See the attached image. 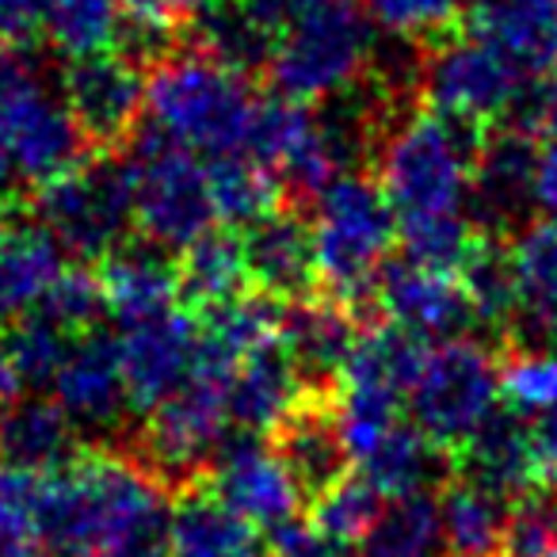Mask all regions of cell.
Instances as JSON below:
<instances>
[{
	"label": "cell",
	"mask_w": 557,
	"mask_h": 557,
	"mask_svg": "<svg viewBox=\"0 0 557 557\" xmlns=\"http://www.w3.org/2000/svg\"><path fill=\"white\" fill-rule=\"evenodd\" d=\"M359 557H450L440 496L412 493L382 504L371 531L359 539Z\"/></svg>",
	"instance_id": "31"
},
{
	"label": "cell",
	"mask_w": 557,
	"mask_h": 557,
	"mask_svg": "<svg viewBox=\"0 0 557 557\" xmlns=\"http://www.w3.org/2000/svg\"><path fill=\"white\" fill-rule=\"evenodd\" d=\"M230 379L233 371L225 367L199 363L191 386L146 412L134 447H126V455L138 458L169 493L184 496L207 481L218 450L237 432L230 420Z\"/></svg>",
	"instance_id": "6"
},
{
	"label": "cell",
	"mask_w": 557,
	"mask_h": 557,
	"mask_svg": "<svg viewBox=\"0 0 557 557\" xmlns=\"http://www.w3.org/2000/svg\"><path fill=\"white\" fill-rule=\"evenodd\" d=\"M207 176L210 195H214V214L222 225L248 230L283 202L275 176L260 169L252 157H214V161H207Z\"/></svg>",
	"instance_id": "36"
},
{
	"label": "cell",
	"mask_w": 557,
	"mask_h": 557,
	"mask_svg": "<svg viewBox=\"0 0 557 557\" xmlns=\"http://www.w3.org/2000/svg\"><path fill=\"white\" fill-rule=\"evenodd\" d=\"M146 70L126 62L115 50L65 62L58 88H62V100L70 103L92 153L126 146L134 131L146 123L141 119L146 115Z\"/></svg>",
	"instance_id": "13"
},
{
	"label": "cell",
	"mask_w": 557,
	"mask_h": 557,
	"mask_svg": "<svg viewBox=\"0 0 557 557\" xmlns=\"http://www.w3.org/2000/svg\"><path fill=\"white\" fill-rule=\"evenodd\" d=\"M500 394L508 397V409L519 417H542L557 409V351L554 348H527L516 351L500 367Z\"/></svg>",
	"instance_id": "39"
},
{
	"label": "cell",
	"mask_w": 557,
	"mask_h": 557,
	"mask_svg": "<svg viewBox=\"0 0 557 557\" xmlns=\"http://www.w3.org/2000/svg\"><path fill=\"white\" fill-rule=\"evenodd\" d=\"M450 557H504L511 500L470 478H450L440 493Z\"/></svg>",
	"instance_id": "32"
},
{
	"label": "cell",
	"mask_w": 557,
	"mask_h": 557,
	"mask_svg": "<svg viewBox=\"0 0 557 557\" xmlns=\"http://www.w3.org/2000/svg\"><path fill=\"white\" fill-rule=\"evenodd\" d=\"M539 146L534 138L516 131H493L481 141V153L473 161L470 180V222L481 237L516 240L539 214Z\"/></svg>",
	"instance_id": "14"
},
{
	"label": "cell",
	"mask_w": 557,
	"mask_h": 557,
	"mask_svg": "<svg viewBox=\"0 0 557 557\" xmlns=\"http://www.w3.org/2000/svg\"><path fill=\"white\" fill-rule=\"evenodd\" d=\"M65 275V252L39 225H20L0 245V321L32 318Z\"/></svg>",
	"instance_id": "30"
},
{
	"label": "cell",
	"mask_w": 557,
	"mask_h": 557,
	"mask_svg": "<svg viewBox=\"0 0 557 557\" xmlns=\"http://www.w3.org/2000/svg\"><path fill=\"white\" fill-rule=\"evenodd\" d=\"M123 16V0H47L42 35L54 54H62L65 62H81L115 50Z\"/></svg>",
	"instance_id": "34"
},
{
	"label": "cell",
	"mask_w": 557,
	"mask_h": 557,
	"mask_svg": "<svg viewBox=\"0 0 557 557\" xmlns=\"http://www.w3.org/2000/svg\"><path fill=\"white\" fill-rule=\"evenodd\" d=\"M466 298L478 313V329L493 333H511L516 321V268H511V240L481 237L470 260L458 271Z\"/></svg>",
	"instance_id": "35"
},
{
	"label": "cell",
	"mask_w": 557,
	"mask_h": 557,
	"mask_svg": "<svg viewBox=\"0 0 557 557\" xmlns=\"http://www.w3.org/2000/svg\"><path fill=\"white\" fill-rule=\"evenodd\" d=\"M470 4L473 0H367V16L382 35L432 47L458 32Z\"/></svg>",
	"instance_id": "38"
},
{
	"label": "cell",
	"mask_w": 557,
	"mask_h": 557,
	"mask_svg": "<svg viewBox=\"0 0 557 557\" xmlns=\"http://www.w3.org/2000/svg\"><path fill=\"white\" fill-rule=\"evenodd\" d=\"M500 363L493 348L473 336L435 344L409 389V424L432 443L458 455L470 435L500 409Z\"/></svg>",
	"instance_id": "9"
},
{
	"label": "cell",
	"mask_w": 557,
	"mask_h": 557,
	"mask_svg": "<svg viewBox=\"0 0 557 557\" xmlns=\"http://www.w3.org/2000/svg\"><path fill=\"white\" fill-rule=\"evenodd\" d=\"M180 306L187 313H214L248 295V263L237 233L210 230L176 260Z\"/></svg>",
	"instance_id": "28"
},
{
	"label": "cell",
	"mask_w": 557,
	"mask_h": 557,
	"mask_svg": "<svg viewBox=\"0 0 557 557\" xmlns=\"http://www.w3.org/2000/svg\"><path fill=\"white\" fill-rule=\"evenodd\" d=\"M119 356L131 405L153 412L191 386L202 356V325L184 306H172L157 318L119 329Z\"/></svg>",
	"instance_id": "12"
},
{
	"label": "cell",
	"mask_w": 557,
	"mask_h": 557,
	"mask_svg": "<svg viewBox=\"0 0 557 557\" xmlns=\"http://www.w3.org/2000/svg\"><path fill=\"white\" fill-rule=\"evenodd\" d=\"M35 313H42L47 321H54L58 329H65L70 336H85L92 329H100V318L108 313V298H103V283L96 271L88 268H65V275L54 283L42 306Z\"/></svg>",
	"instance_id": "41"
},
{
	"label": "cell",
	"mask_w": 557,
	"mask_h": 557,
	"mask_svg": "<svg viewBox=\"0 0 557 557\" xmlns=\"http://www.w3.org/2000/svg\"><path fill=\"white\" fill-rule=\"evenodd\" d=\"M504 557H557V485H534L511 500Z\"/></svg>",
	"instance_id": "42"
},
{
	"label": "cell",
	"mask_w": 557,
	"mask_h": 557,
	"mask_svg": "<svg viewBox=\"0 0 557 557\" xmlns=\"http://www.w3.org/2000/svg\"><path fill=\"white\" fill-rule=\"evenodd\" d=\"M516 321L508 341L519 351L557 344V222L539 218L511 240Z\"/></svg>",
	"instance_id": "23"
},
{
	"label": "cell",
	"mask_w": 557,
	"mask_h": 557,
	"mask_svg": "<svg viewBox=\"0 0 557 557\" xmlns=\"http://www.w3.org/2000/svg\"><path fill=\"white\" fill-rule=\"evenodd\" d=\"M81 458V428L42 394H16L0 405V466L50 478Z\"/></svg>",
	"instance_id": "22"
},
{
	"label": "cell",
	"mask_w": 557,
	"mask_h": 557,
	"mask_svg": "<svg viewBox=\"0 0 557 557\" xmlns=\"http://www.w3.org/2000/svg\"><path fill=\"white\" fill-rule=\"evenodd\" d=\"M466 35L508 58L523 77H546L557 65V0H473Z\"/></svg>",
	"instance_id": "21"
},
{
	"label": "cell",
	"mask_w": 557,
	"mask_h": 557,
	"mask_svg": "<svg viewBox=\"0 0 557 557\" xmlns=\"http://www.w3.org/2000/svg\"><path fill=\"white\" fill-rule=\"evenodd\" d=\"M485 134L440 115H412L379 153V184L397 214V233L470 218V180Z\"/></svg>",
	"instance_id": "3"
},
{
	"label": "cell",
	"mask_w": 557,
	"mask_h": 557,
	"mask_svg": "<svg viewBox=\"0 0 557 557\" xmlns=\"http://www.w3.org/2000/svg\"><path fill=\"white\" fill-rule=\"evenodd\" d=\"M73 341L77 336L58 329L42 313L12 321V329L4 333V359H9L12 374H16L20 394H42V389L54 386Z\"/></svg>",
	"instance_id": "37"
},
{
	"label": "cell",
	"mask_w": 557,
	"mask_h": 557,
	"mask_svg": "<svg viewBox=\"0 0 557 557\" xmlns=\"http://www.w3.org/2000/svg\"><path fill=\"white\" fill-rule=\"evenodd\" d=\"M534 195H539V214L557 222V141H546L539 149V176H534Z\"/></svg>",
	"instance_id": "48"
},
{
	"label": "cell",
	"mask_w": 557,
	"mask_h": 557,
	"mask_svg": "<svg viewBox=\"0 0 557 557\" xmlns=\"http://www.w3.org/2000/svg\"><path fill=\"white\" fill-rule=\"evenodd\" d=\"M260 108L252 77L191 47L149 70L146 81V123L207 161L245 157Z\"/></svg>",
	"instance_id": "2"
},
{
	"label": "cell",
	"mask_w": 557,
	"mask_h": 557,
	"mask_svg": "<svg viewBox=\"0 0 557 557\" xmlns=\"http://www.w3.org/2000/svg\"><path fill=\"white\" fill-rule=\"evenodd\" d=\"M0 131L9 138L20 184L35 191L70 176L92 157V146L81 134L70 103L62 100V88H54L47 77L32 81L0 108Z\"/></svg>",
	"instance_id": "11"
},
{
	"label": "cell",
	"mask_w": 557,
	"mask_h": 557,
	"mask_svg": "<svg viewBox=\"0 0 557 557\" xmlns=\"http://www.w3.org/2000/svg\"><path fill=\"white\" fill-rule=\"evenodd\" d=\"M207 481L210 493L230 511H237L252 531H275L287 519H295L302 504L295 478L278 462L263 435L233 432L218 450Z\"/></svg>",
	"instance_id": "16"
},
{
	"label": "cell",
	"mask_w": 557,
	"mask_h": 557,
	"mask_svg": "<svg viewBox=\"0 0 557 557\" xmlns=\"http://www.w3.org/2000/svg\"><path fill=\"white\" fill-rule=\"evenodd\" d=\"M374 50V20L356 9V0H321L278 35L268 81L283 100L318 108L367 77Z\"/></svg>",
	"instance_id": "5"
},
{
	"label": "cell",
	"mask_w": 557,
	"mask_h": 557,
	"mask_svg": "<svg viewBox=\"0 0 557 557\" xmlns=\"http://www.w3.org/2000/svg\"><path fill=\"white\" fill-rule=\"evenodd\" d=\"M39 77L42 73H35V62L24 54V47L0 39V108Z\"/></svg>",
	"instance_id": "46"
},
{
	"label": "cell",
	"mask_w": 557,
	"mask_h": 557,
	"mask_svg": "<svg viewBox=\"0 0 557 557\" xmlns=\"http://www.w3.org/2000/svg\"><path fill=\"white\" fill-rule=\"evenodd\" d=\"M458 462H462V478L478 481L485 488H496L508 500H519L534 485H542L539 462H534L531 420L519 417L508 405H500L470 435V443L458 450Z\"/></svg>",
	"instance_id": "25"
},
{
	"label": "cell",
	"mask_w": 557,
	"mask_h": 557,
	"mask_svg": "<svg viewBox=\"0 0 557 557\" xmlns=\"http://www.w3.org/2000/svg\"><path fill=\"white\" fill-rule=\"evenodd\" d=\"M523 81V73L493 47L466 32H455L428 47L420 100L432 108V115L481 131V126L508 119V108Z\"/></svg>",
	"instance_id": "10"
},
{
	"label": "cell",
	"mask_w": 557,
	"mask_h": 557,
	"mask_svg": "<svg viewBox=\"0 0 557 557\" xmlns=\"http://www.w3.org/2000/svg\"><path fill=\"white\" fill-rule=\"evenodd\" d=\"M47 27V0H0V39L4 42H32Z\"/></svg>",
	"instance_id": "45"
},
{
	"label": "cell",
	"mask_w": 557,
	"mask_h": 557,
	"mask_svg": "<svg viewBox=\"0 0 557 557\" xmlns=\"http://www.w3.org/2000/svg\"><path fill=\"white\" fill-rule=\"evenodd\" d=\"M16 184H20L16 161H12L9 138H4V131H0V191H9V187H16Z\"/></svg>",
	"instance_id": "49"
},
{
	"label": "cell",
	"mask_w": 557,
	"mask_h": 557,
	"mask_svg": "<svg viewBox=\"0 0 557 557\" xmlns=\"http://www.w3.org/2000/svg\"><path fill=\"white\" fill-rule=\"evenodd\" d=\"M32 214L35 225L47 230L81 268L103 263L123 240H131V225H138L131 164L126 157L92 153L70 176L39 187Z\"/></svg>",
	"instance_id": "8"
},
{
	"label": "cell",
	"mask_w": 557,
	"mask_h": 557,
	"mask_svg": "<svg viewBox=\"0 0 557 557\" xmlns=\"http://www.w3.org/2000/svg\"><path fill=\"white\" fill-rule=\"evenodd\" d=\"M126 164L134 184V218L146 240L184 252L214 230V195L207 161L141 123L126 141Z\"/></svg>",
	"instance_id": "7"
},
{
	"label": "cell",
	"mask_w": 557,
	"mask_h": 557,
	"mask_svg": "<svg viewBox=\"0 0 557 557\" xmlns=\"http://www.w3.org/2000/svg\"><path fill=\"white\" fill-rule=\"evenodd\" d=\"M382 504H386V496H382L371 481L344 478L341 485L329 488L321 500H313L310 519L325 534H333L336 542H348V546L356 542L359 546V539H363V534L371 531L374 519H379Z\"/></svg>",
	"instance_id": "40"
},
{
	"label": "cell",
	"mask_w": 557,
	"mask_h": 557,
	"mask_svg": "<svg viewBox=\"0 0 557 557\" xmlns=\"http://www.w3.org/2000/svg\"><path fill=\"white\" fill-rule=\"evenodd\" d=\"M50 389H54V401L81 428V435L123 432L126 412L134 405L131 394H126L119 336L108 333V329H92V333L77 336Z\"/></svg>",
	"instance_id": "17"
},
{
	"label": "cell",
	"mask_w": 557,
	"mask_h": 557,
	"mask_svg": "<svg viewBox=\"0 0 557 557\" xmlns=\"http://www.w3.org/2000/svg\"><path fill=\"white\" fill-rule=\"evenodd\" d=\"M278 341L287 348L290 363L298 367L306 394H336L363 341V313L333 295H310L287 306Z\"/></svg>",
	"instance_id": "19"
},
{
	"label": "cell",
	"mask_w": 557,
	"mask_h": 557,
	"mask_svg": "<svg viewBox=\"0 0 557 557\" xmlns=\"http://www.w3.org/2000/svg\"><path fill=\"white\" fill-rule=\"evenodd\" d=\"M275 42V35L248 9V0H202L184 32V47L199 50L245 77L268 73Z\"/></svg>",
	"instance_id": "27"
},
{
	"label": "cell",
	"mask_w": 557,
	"mask_h": 557,
	"mask_svg": "<svg viewBox=\"0 0 557 557\" xmlns=\"http://www.w3.org/2000/svg\"><path fill=\"white\" fill-rule=\"evenodd\" d=\"M278 462L287 466L298 493L306 500H321L329 488H336L344 478H351V450L341 432L333 394H306L287 417L278 420L268 435Z\"/></svg>",
	"instance_id": "20"
},
{
	"label": "cell",
	"mask_w": 557,
	"mask_h": 557,
	"mask_svg": "<svg viewBox=\"0 0 557 557\" xmlns=\"http://www.w3.org/2000/svg\"><path fill=\"white\" fill-rule=\"evenodd\" d=\"M271 534V557H351L348 542H336L333 534L321 531L313 519H287Z\"/></svg>",
	"instance_id": "44"
},
{
	"label": "cell",
	"mask_w": 557,
	"mask_h": 557,
	"mask_svg": "<svg viewBox=\"0 0 557 557\" xmlns=\"http://www.w3.org/2000/svg\"><path fill=\"white\" fill-rule=\"evenodd\" d=\"M374 310L386 325L409 333L420 344L462 341L478 329L470 298H466L458 275L420 268L412 260H386L374 283Z\"/></svg>",
	"instance_id": "15"
},
{
	"label": "cell",
	"mask_w": 557,
	"mask_h": 557,
	"mask_svg": "<svg viewBox=\"0 0 557 557\" xmlns=\"http://www.w3.org/2000/svg\"><path fill=\"white\" fill-rule=\"evenodd\" d=\"M42 478L0 466V534L27 542L35 549V516H39Z\"/></svg>",
	"instance_id": "43"
},
{
	"label": "cell",
	"mask_w": 557,
	"mask_h": 557,
	"mask_svg": "<svg viewBox=\"0 0 557 557\" xmlns=\"http://www.w3.org/2000/svg\"><path fill=\"white\" fill-rule=\"evenodd\" d=\"M172 557H260L256 531L214 493L180 496L172 508Z\"/></svg>",
	"instance_id": "33"
},
{
	"label": "cell",
	"mask_w": 557,
	"mask_h": 557,
	"mask_svg": "<svg viewBox=\"0 0 557 557\" xmlns=\"http://www.w3.org/2000/svg\"><path fill=\"white\" fill-rule=\"evenodd\" d=\"M42 557H172L169 488L126 450H88L42 478Z\"/></svg>",
	"instance_id": "1"
},
{
	"label": "cell",
	"mask_w": 557,
	"mask_h": 557,
	"mask_svg": "<svg viewBox=\"0 0 557 557\" xmlns=\"http://www.w3.org/2000/svg\"><path fill=\"white\" fill-rule=\"evenodd\" d=\"M9 233H12V222H9V207H4V199H0V245L9 240Z\"/></svg>",
	"instance_id": "50"
},
{
	"label": "cell",
	"mask_w": 557,
	"mask_h": 557,
	"mask_svg": "<svg viewBox=\"0 0 557 557\" xmlns=\"http://www.w3.org/2000/svg\"><path fill=\"white\" fill-rule=\"evenodd\" d=\"M240 245H245L248 278L256 283V295L275 298L278 306L302 302L321 283L313 222L306 210L290 202H278L271 214L248 225L240 233Z\"/></svg>",
	"instance_id": "18"
},
{
	"label": "cell",
	"mask_w": 557,
	"mask_h": 557,
	"mask_svg": "<svg viewBox=\"0 0 557 557\" xmlns=\"http://www.w3.org/2000/svg\"><path fill=\"white\" fill-rule=\"evenodd\" d=\"M531 443L534 462H539V481L542 485H557V409L531 420Z\"/></svg>",
	"instance_id": "47"
},
{
	"label": "cell",
	"mask_w": 557,
	"mask_h": 557,
	"mask_svg": "<svg viewBox=\"0 0 557 557\" xmlns=\"http://www.w3.org/2000/svg\"><path fill=\"white\" fill-rule=\"evenodd\" d=\"M96 275H100L108 313H115L119 329L134 325V321L157 318V313L172 310L180 302L176 260H172L169 248L153 245L146 237L123 240L100 263Z\"/></svg>",
	"instance_id": "24"
},
{
	"label": "cell",
	"mask_w": 557,
	"mask_h": 557,
	"mask_svg": "<svg viewBox=\"0 0 557 557\" xmlns=\"http://www.w3.org/2000/svg\"><path fill=\"white\" fill-rule=\"evenodd\" d=\"M310 222L325 295L359 313L371 310L379 271L397 240V214L382 184L367 172L336 176L310 207Z\"/></svg>",
	"instance_id": "4"
},
{
	"label": "cell",
	"mask_w": 557,
	"mask_h": 557,
	"mask_svg": "<svg viewBox=\"0 0 557 557\" xmlns=\"http://www.w3.org/2000/svg\"><path fill=\"white\" fill-rule=\"evenodd\" d=\"M455 455L428 440L420 428L397 424L374 450L359 458V478L371 481L386 500L412 493H435V485L450 481Z\"/></svg>",
	"instance_id": "29"
},
{
	"label": "cell",
	"mask_w": 557,
	"mask_h": 557,
	"mask_svg": "<svg viewBox=\"0 0 557 557\" xmlns=\"http://www.w3.org/2000/svg\"><path fill=\"white\" fill-rule=\"evenodd\" d=\"M306 397L298 367L290 363L283 341L240 359L230 379V420L237 432L260 435L275 432V424Z\"/></svg>",
	"instance_id": "26"
}]
</instances>
